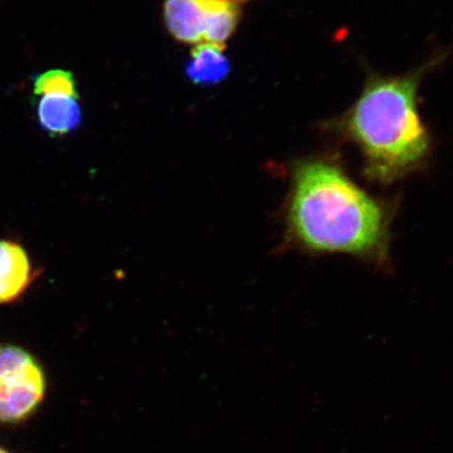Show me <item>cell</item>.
Here are the masks:
<instances>
[{
	"instance_id": "6",
	"label": "cell",
	"mask_w": 453,
	"mask_h": 453,
	"mask_svg": "<svg viewBox=\"0 0 453 453\" xmlns=\"http://www.w3.org/2000/svg\"><path fill=\"white\" fill-rule=\"evenodd\" d=\"M80 96L42 95L35 106L41 129L50 136H64L79 129L82 120Z\"/></svg>"
},
{
	"instance_id": "9",
	"label": "cell",
	"mask_w": 453,
	"mask_h": 453,
	"mask_svg": "<svg viewBox=\"0 0 453 453\" xmlns=\"http://www.w3.org/2000/svg\"><path fill=\"white\" fill-rule=\"evenodd\" d=\"M0 453H9V452L5 451V449H0Z\"/></svg>"
},
{
	"instance_id": "3",
	"label": "cell",
	"mask_w": 453,
	"mask_h": 453,
	"mask_svg": "<svg viewBox=\"0 0 453 453\" xmlns=\"http://www.w3.org/2000/svg\"><path fill=\"white\" fill-rule=\"evenodd\" d=\"M240 12L228 0H166L164 19L175 40L223 47L237 26Z\"/></svg>"
},
{
	"instance_id": "1",
	"label": "cell",
	"mask_w": 453,
	"mask_h": 453,
	"mask_svg": "<svg viewBox=\"0 0 453 453\" xmlns=\"http://www.w3.org/2000/svg\"><path fill=\"white\" fill-rule=\"evenodd\" d=\"M398 202L371 195L333 154L300 157L291 165L283 205L288 249L309 255H348L390 267Z\"/></svg>"
},
{
	"instance_id": "8",
	"label": "cell",
	"mask_w": 453,
	"mask_h": 453,
	"mask_svg": "<svg viewBox=\"0 0 453 453\" xmlns=\"http://www.w3.org/2000/svg\"><path fill=\"white\" fill-rule=\"evenodd\" d=\"M33 91L37 96L42 95L79 96L76 79L73 73L65 70H50L38 73L33 79Z\"/></svg>"
},
{
	"instance_id": "4",
	"label": "cell",
	"mask_w": 453,
	"mask_h": 453,
	"mask_svg": "<svg viewBox=\"0 0 453 453\" xmlns=\"http://www.w3.org/2000/svg\"><path fill=\"white\" fill-rule=\"evenodd\" d=\"M46 377L31 353L0 345V422L22 421L41 404Z\"/></svg>"
},
{
	"instance_id": "2",
	"label": "cell",
	"mask_w": 453,
	"mask_h": 453,
	"mask_svg": "<svg viewBox=\"0 0 453 453\" xmlns=\"http://www.w3.org/2000/svg\"><path fill=\"white\" fill-rule=\"evenodd\" d=\"M423 70L398 77L369 80L354 105L324 122L321 129L356 145L363 175L372 183L393 186L427 172L434 140L417 107Z\"/></svg>"
},
{
	"instance_id": "7",
	"label": "cell",
	"mask_w": 453,
	"mask_h": 453,
	"mask_svg": "<svg viewBox=\"0 0 453 453\" xmlns=\"http://www.w3.org/2000/svg\"><path fill=\"white\" fill-rule=\"evenodd\" d=\"M186 73L196 86L219 85L231 73V64L223 53V47L201 43L192 50Z\"/></svg>"
},
{
	"instance_id": "5",
	"label": "cell",
	"mask_w": 453,
	"mask_h": 453,
	"mask_svg": "<svg viewBox=\"0 0 453 453\" xmlns=\"http://www.w3.org/2000/svg\"><path fill=\"white\" fill-rule=\"evenodd\" d=\"M37 275L20 244L0 241V305L19 299Z\"/></svg>"
},
{
	"instance_id": "10",
	"label": "cell",
	"mask_w": 453,
	"mask_h": 453,
	"mask_svg": "<svg viewBox=\"0 0 453 453\" xmlns=\"http://www.w3.org/2000/svg\"><path fill=\"white\" fill-rule=\"evenodd\" d=\"M228 2H232V0H228Z\"/></svg>"
}]
</instances>
